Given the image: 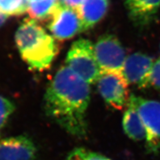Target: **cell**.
<instances>
[{
  "mask_svg": "<svg viewBox=\"0 0 160 160\" xmlns=\"http://www.w3.org/2000/svg\"><path fill=\"white\" fill-rule=\"evenodd\" d=\"M131 102L141 118L146 132V148L149 153L160 151V102L131 95Z\"/></svg>",
  "mask_w": 160,
  "mask_h": 160,
  "instance_id": "cell-4",
  "label": "cell"
},
{
  "mask_svg": "<svg viewBox=\"0 0 160 160\" xmlns=\"http://www.w3.org/2000/svg\"><path fill=\"white\" fill-rule=\"evenodd\" d=\"M66 63L88 84L96 83L101 76L94 46L88 39H79L72 44L68 53Z\"/></svg>",
  "mask_w": 160,
  "mask_h": 160,
  "instance_id": "cell-3",
  "label": "cell"
},
{
  "mask_svg": "<svg viewBox=\"0 0 160 160\" xmlns=\"http://www.w3.org/2000/svg\"><path fill=\"white\" fill-rule=\"evenodd\" d=\"M29 2H37V1H41V0H28Z\"/></svg>",
  "mask_w": 160,
  "mask_h": 160,
  "instance_id": "cell-20",
  "label": "cell"
},
{
  "mask_svg": "<svg viewBox=\"0 0 160 160\" xmlns=\"http://www.w3.org/2000/svg\"><path fill=\"white\" fill-rule=\"evenodd\" d=\"M15 109L16 106L12 102L7 98L0 96V132L5 126Z\"/></svg>",
  "mask_w": 160,
  "mask_h": 160,
  "instance_id": "cell-16",
  "label": "cell"
},
{
  "mask_svg": "<svg viewBox=\"0 0 160 160\" xmlns=\"http://www.w3.org/2000/svg\"><path fill=\"white\" fill-rule=\"evenodd\" d=\"M149 86L160 89V58L153 63L150 75Z\"/></svg>",
  "mask_w": 160,
  "mask_h": 160,
  "instance_id": "cell-17",
  "label": "cell"
},
{
  "mask_svg": "<svg viewBox=\"0 0 160 160\" xmlns=\"http://www.w3.org/2000/svg\"><path fill=\"white\" fill-rule=\"evenodd\" d=\"M153 63L152 58L141 53H133L126 58L123 75L128 84L139 88L149 87Z\"/></svg>",
  "mask_w": 160,
  "mask_h": 160,
  "instance_id": "cell-8",
  "label": "cell"
},
{
  "mask_svg": "<svg viewBox=\"0 0 160 160\" xmlns=\"http://www.w3.org/2000/svg\"><path fill=\"white\" fill-rule=\"evenodd\" d=\"M97 82L99 92L108 106L118 110L127 107L129 84L123 73H102Z\"/></svg>",
  "mask_w": 160,
  "mask_h": 160,
  "instance_id": "cell-6",
  "label": "cell"
},
{
  "mask_svg": "<svg viewBox=\"0 0 160 160\" xmlns=\"http://www.w3.org/2000/svg\"><path fill=\"white\" fill-rule=\"evenodd\" d=\"M65 160H112L103 155L86 148H76L70 152Z\"/></svg>",
  "mask_w": 160,
  "mask_h": 160,
  "instance_id": "cell-15",
  "label": "cell"
},
{
  "mask_svg": "<svg viewBox=\"0 0 160 160\" xmlns=\"http://www.w3.org/2000/svg\"><path fill=\"white\" fill-rule=\"evenodd\" d=\"M85 0H59V3L64 6L72 8L73 9H78L84 2Z\"/></svg>",
  "mask_w": 160,
  "mask_h": 160,
  "instance_id": "cell-18",
  "label": "cell"
},
{
  "mask_svg": "<svg viewBox=\"0 0 160 160\" xmlns=\"http://www.w3.org/2000/svg\"><path fill=\"white\" fill-rule=\"evenodd\" d=\"M89 85L69 68L62 66L49 83L43 98L46 116L78 138H84L88 133Z\"/></svg>",
  "mask_w": 160,
  "mask_h": 160,
  "instance_id": "cell-1",
  "label": "cell"
},
{
  "mask_svg": "<svg viewBox=\"0 0 160 160\" xmlns=\"http://www.w3.org/2000/svg\"><path fill=\"white\" fill-rule=\"evenodd\" d=\"M28 0H0V12L8 16H19L28 11Z\"/></svg>",
  "mask_w": 160,
  "mask_h": 160,
  "instance_id": "cell-14",
  "label": "cell"
},
{
  "mask_svg": "<svg viewBox=\"0 0 160 160\" xmlns=\"http://www.w3.org/2000/svg\"><path fill=\"white\" fill-rule=\"evenodd\" d=\"M48 28L53 36L63 41L83 31L82 19L76 9L59 3L49 20Z\"/></svg>",
  "mask_w": 160,
  "mask_h": 160,
  "instance_id": "cell-7",
  "label": "cell"
},
{
  "mask_svg": "<svg viewBox=\"0 0 160 160\" xmlns=\"http://www.w3.org/2000/svg\"><path fill=\"white\" fill-rule=\"evenodd\" d=\"M8 16H8V15L0 12V27L2 26L3 23L6 22Z\"/></svg>",
  "mask_w": 160,
  "mask_h": 160,
  "instance_id": "cell-19",
  "label": "cell"
},
{
  "mask_svg": "<svg viewBox=\"0 0 160 160\" xmlns=\"http://www.w3.org/2000/svg\"><path fill=\"white\" fill-rule=\"evenodd\" d=\"M124 133L133 141L142 142L146 140V132L136 108L129 102L125 111L122 119Z\"/></svg>",
  "mask_w": 160,
  "mask_h": 160,
  "instance_id": "cell-12",
  "label": "cell"
},
{
  "mask_svg": "<svg viewBox=\"0 0 160 160\" xmlns=\"http://www.w3.org/2000/svg\"><path fill=\"white\" fill-rule=\"evenodd\" d=\"M59 0H41L29 2L28 12L30 18L36 21H46L51 18Z\"/></svg>",
  "mask_w": 160,
  "mask_h": 160,
  "instance_id": "cell-13",
  "label": "cell"
},
{
  "mask_svg": "<svg viewBox=\"0 0 160 160\" xmlns=\"http://www.w3.org/2000/svg\"><path fill=\"white\" fill-rule=\"evenodd\" d=\"M109 0H85L76 11L82 19L83 31L90 29L105 17Z\"/></svg>",
  "mask_w": 160,
  "mask_h": 160,
  "instance_id": "cell-10",
  "label": "cell"
},
{
  "mask_svg": "<svg viewBox=\"0 0 160 160\" xmlns=\"http://www.w3.org/2000/svg\"><path fill=\"white\" fill-rule=\"evenodd\" d=\"M37 155L36 143L26 135L0 139V160H36Z\"/></svg>",
  "mask_w": 160,
  "mask_h": 160,
  "instance_id": "cell-9",
  "label": "cell"
},
{
  "mask_svg": "<svg viewBox=\"0 0 160 160\" xmlns=\"http://www.w3.org/2000/svg\"><path fill=\"white\" fill-rule=\"evenodd\" d=\"M94 52L102 73H123L126 53L116 36L105 34L100 37L94 46Z\"/></svg>",
  "mask_w": 160,
  "mask_h": 160,
  "instance_id": "cell-5",
  "label": "cell"
},
{
  "mask_svg": "<svg viewBox=\"0 0 160 160\" xmlns=\"http://www.w3.org/2000/svg\"><path fill=\"white\" fill-rule=\"evenodd\" d=\"M16 43L22 59L37 71L50 67L58 53L55 39L37 21L26 19L16 33Z\"/></svg>",
  "mask_w": 160,
  "mask_h": 160,
  "instance_id": "cell-2",
  "label": "cell"
},
{
  "mask_svg": "<svg viewBox=\"0 0 160 160\" xmlns=\"http://www.w3.org/2000/svg\"><path fill=\"white\" fill-rule=\"evenodd\" d=\"M130 17L139 24L149 22L160 7V0H126Z\"/></svg>",
  "mask_w": 160,
  "mask_h": 160,
  "instance_id": "cell-11",
  "label": "cell"
}]
</instances>
